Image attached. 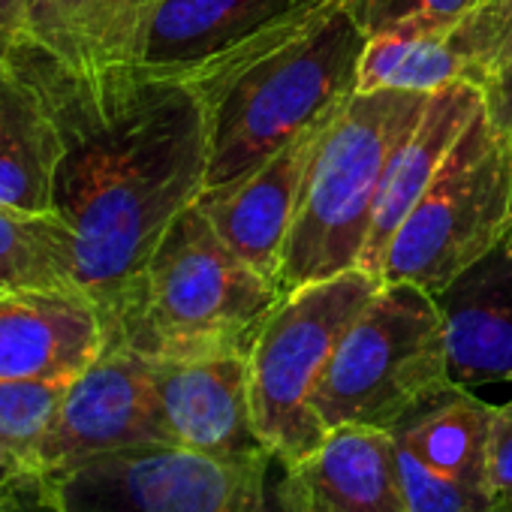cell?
I'll return each instance as SVG.
<instances>
[{
  "instance_id": "603a6c76",
  "label": "cell",
  "mask_w": 512,
  "mask_h": 512,
  "mask_svg": "<svg viewBox=\"0 0 512 512\" xmlns=\"http://www.w3.org/2000/svg\"><path fill=\"white\" fill-rule=\"evenodd\" d=\"M76 377L58 380H0V440L28 455L49 428L64 392Z\"/></svg>"
},
{
  "instance_id": "4fadbf2b",
  "label": "cell",
  "mask_w": 512,
  "mask_h": 512,
  "mask_svg": "<svg viewBox=\"0 0 512 512\" xmlns=\"http://www.w3.org/2000/svg\"><path fill=\"white\" fill-rule=\"evenodd\" d=\"M106 341V320L82 293H0V380L79 377Z\"/></svg>"
},
{
  "instance_id": "6da1fadb",
  "label": "cell",
  "mask_w": 512,
  "mask_h": 512,
  "mask_svg": "<svg viewBox=\"0 0 512 512\" xmlns=\"http://www.w3.org/2000/svg\"><path fill=\"white\" fill-rule=\"evenodd\" d=\"M4 52L55 121V214L76 235L79 290L109 326L172 220L205 190V109L181 73L76 64L34 34Z\"/></svg>"
},
{
  "instance_id": "277c9868",
  "label": "cell",
  "mask_w": 512,
  "mask_h": 512,
  "mask_svg": "<svg viewBox=\"0 0 512 512\" xmlns=\"http://www.w3.org/2000/svg\"><path fill=\"white\" fill-rule=\"evenodd\" d=\"M428 97L422 91H353L332 115L284 244L278 272L284 296L359 269L389 157L422 118Z\"/></svg>"
},
{
  "instance_id": "f546056e",
  "label": "cell",
  "mask_w": 512,
  "mask_h": 512,
  "mask_svg": "<svg viewBox=\"0 0 512 512\" xmlns=\"http://www.w3.org/2000/svg\"><path fill=\"white\" fill-rule=\"evenodd\" d=\"M43 485H46V482H43L37 473L25 470V467L10 470V473H0V506H10V503H16L19 497L31 494L34 488H43Z\"/></svg>"
},
{
  "instance_id": "ac0fdd59",
  "label": "cell",
  "mask_w": 512,
  "mask_h": 512,
  "mask_svg": "<svg viewBox=\"0 0 512 512\" xmlns=\"http://www.w3.org/2000/svg\"><path fill=\"white\" fill-rule=\"evenodd\" d=\"M494 410L497 407L485 404L470 389L449 386L410 413L392 434L404 452L416 455L431 470L482 488Z\"/></svg>"
},
{
  "instance_id": "f1b7e54d",
  "label": "cell",
  "mask_w": 512,
  "mask_h": 512,
  "mask_svg": "<svg viewBox=\"0 0 512 512\" xmlns=\"http://www.w3.org/2000/svg\"><path fill=\"white\" fill-rule=\"evenodd\" d=\"M31 0H0V49L28 31Z\"/></svg>"
},
{
  "instance_id": "d4e9b609",
  "label": "cell",
  "mask_w": 512,
  "mask_h": 512,
  "mask_svg": "<svg viewBox=\"0 0 512 512\" xmlns=\"http://www.w3.org/2000/svg\"><path fill=\"white\" fill-rule=\"evenodd\" d=\"M479 4L482 0H341L344 13L356 22L365 40L416 19L458 28Z\"/></svg>"
},
{
  "instance_id": "2e32d148",
  "label": "cell",
  "mask_w": 512,
  "mask_h": 512,
  "mask_svg": "<svg viewBox=\"0 0 512 512\" xmlns=\"http://www.w3.org/2000/svg\"><path fill=\"white\" fill-rule=\"evenodd\" d=\"M58 130L34 82L0 49V208L55 211Z\"/></svg>"
},
{
  "instance_id": "8992f818",
  "label": "cell",
  "mask_w": 512,
  "mask_h": 512,
  "mask_svg": "<svg viewBox=\"0 0 512 512\" xmlns=\"http://www.w3.org/2000/svg\"><path fill=\"white\" fill-rule=\"evenodd\" d=\"M509 238L512 136L482 106L392 235L380 281H404L440 296Z\"/></svg>"
},
{
  "instance_id": "3957f363",
  "label": "cell",
  "mask_w": 512,
  "mask_h": 512,
  "mask_svg": "<svg viewBox=\"0 0 512 512\" xmlns=\"http://www.w3.org/2000/svg\"><path fill=\"white\" fill-rule=\"evenodd\" d=\"M281 302V287L247 266L193 202L154 247L106 335L148 359L250 356Z\"/></svg>"
},
{
  "instance_id": "1f68e13d",
  "label": "cell",
  "mask_w": 512,
  "mask_h": 512,
  "mask_svg": "<svg viewBox=\"0 0 512 512\" xmlns=\"http://www.w3.org/2000/svg\"><path fill=\"white\" fill-rule=\"evenodd\" d=\"M19 467H25L22 452L16 446H10L7 440H0V473H10V470H19Z\"/></svg>"
},
{
  "instance_id": "7a4b0ae2",
  "label": "cell",
  "mask_w": 512,
  "mask_h": 512,
  "mask_svg": "<svg viewBox=\"0 0 512 512\" xmlns=\"http://www.w3.org/2000/svg\"><path fill=\"white\" fill-rule=\"evenodd\" d=\"M365 34L341 0H296L181 76L208 124L205 190L250 175L353 91Z\"/></svg>"
},
{
  "instance_id": "7c38bea8",
  "label": "cell",
  "mask_w": 512,
  "mask_h": 512,
  "mask_svg": "<svg viewBox=\"0 0 512 512\" xmlns=\"http://www.w3.org/2000/svg\"><path fill=\"white\" fill-rule=\"evenodd\" d=\"M284 512H407L392 431L335 428L302 461L284 467Z\"/></svg>"
},
{
  "instance_id": "ba28073f",
  "label": "cell",
  "mask_w": 512,
  "mask_h": 512,
  "mask_svg": "<svg viewBox=\"0 0 512 512\" xmlns=\"http://www.w3.org/2000/svg\"><path fill=\"white\" fill-rule=\"evenodd\" d=\"M272 461L148 443L91 458L49 488L67 512H263Z\"/></svg>"
},
{
  "instance_id": "4dcf8cb0",
  "label": "cell",
  "mask_w": 512,
  "mask_h": 512,
  "mask_svg": "<svg viewBox=\"0 0 512 512\" xmlns=\"http://www.w3.org/2000/svg\"><path fill=\"white\" fill-rule=\"evenodd\" d=\"M0 512H67V509L58 503L55 491L49 485H43V488H34L31 494L19 497L10 506H0Z\"/></svg>"
},
{
  "instance_id": "5b68a950",
  "label": "cell",
  "mask_w": 512,
  "mask_h": 512,
  "mask_svg": "<svg viewBox=\"0 0 512 512\" xmlns=\"http://www.w3.org/2000/svg\"><path fill=\"white\" fill-rule=\"evenodd\" d=\"M452 386L437 299L404 281H383L341 335L314 395L326 431H395Z\"/></svg>"
},
{
  "instance_id": "ffe728a7",
  "label": "cell",
  "mask_w": 512,
  "mask_h": 512,
  "mask_svg": "<svg viewBox=\"0 0 512 512\" xmlns=\"http://www.w3.org/2000/svg\"><path fill=\"white\" fill-rule=\"evenodd\" d=\"M0 293H82L76 235L61 214L0 208Z\"/></svg>"
},
{
  "instance_id": "52a82bcc",
  "label": "cell",
  "mask_w": 512,
  "mask_h": 512,
  "mask_svg": "<svg viewBox=\"0 0 512 512\" xmlns=\"http://www.w3.org/2000/svg\"><path fill=\"white\" fill-rule=\"evenodd\" d=\"M383 281L362 269L308 284L284 296L256 335L247 374L256 434L281 467L311 455L329 434L314 410L326 365Z\"/></svg>"
},
{
  "instance_id": "cb8c5ba5",
  "label": "cell",
  "mask_w": 512,
  "mask_h": 512,
  "mask_svg": "<svg viewBox=\"0 0 512 512\" xmlns=\"http://www.w3.org/2000/svg\"><path fill=\"white\" fill-rule=\"evenodd\" d=\"M398 473L407 512H491L482 488L443 476L398 446Z\"/></svg>"
},
{
  "instance_id": "e0dca14e",
  "label": "cell",
  "mask_w": 512,
  "mask_h": 512,
  "mask_svg": "<svg viewBox=\"0 0 512 512\" xmlns=\"http://www.w3.org/2000/svg\"><path fill=\"white\" fill-rule=\"evenodd\" d=\"M293 4L296 0H163L133 67L184 73Z\"/></svg>"
},
{
  "instance_id": "d6986e66",
  "label": "cell",
  "mask_w": 512,
  "mask_h": 512,
  "mask_svg": "<svg viewBox=\"0 0 512 512\" xmlns=\"http://www.w3.org/2000/svg\"><path fill=\"white\" fill-rule=\"evenodd\" d=\"M452 31L455 25L416 19L368 37L356 70V91L434 94L467 79V64L452 49Z\"/></svg>"
},
{
  "instance_id": "7402d4cb",
  "label": "cell",
  "mask_w": 512,
  "mask_h": 512,
  "mask_svg": "<svg viewBox=\"0 0 512 512\" xmlns=\"http://www.w3.org/2000/svg\"><path fill=\"white\" fill-rule=\"evenodd\" d=\"M452 49L464 58L467 79L485 91L512 58V0H482L452 31Z\"/></svg>"
},
{
  "instance_id": "484cf974",
  "label": "cell",
  "mask_w": 512,
  "mask_h": 512,
  "mask_svg": "<svg viewBox=\"0 0 512 512\" xmlns=\"http://www.w3.org/2000/svg\"><path fill=\"white\" fill-rule=\"evenodd\" d=\"M482 491L491 503V512H512V401L494 410Z\"/></svg>"
},
{
  "instance_id": "d6a6232c",
  "label": "cell",
  "mask_w": 512,
  "mask_h": 512,
  "mask_svg": "<svg viewBox=\"0 0 512 512\" xmlns=\"http://www.w3.org/2000/svg\"><path fill=\"white\" fill-rule=\"evenodd\" d=\"M506 247H509V250H512V238H509V241H506Z\"/></svg>"
},
{
  "instance_id": "9c48e42d",
  "label": "cell",
  "mask_w": 512,
  "mask_h": 512,
  "mask_svg": "<svg viewBox=\"0 0 512 512\" xmlns=\"http://www.w3.org/2000/svg\"><path fill=\"white\" fill-rule=\"evenodd\" d=\"M148 443H172L154 359L130 344L106 341V350L64 392L49 428L28 449L25 467L49 485L91 458Z\"/></svg>"
},
{
  "instance_id": "30bf717a",
  "label": "cell",
  "mask_w": 512,
  "mask_h": 512,
  "mask_svg": "<svg viewBox=\"0 0 512 512\" xmlns=\"http://www.w3.org/2000/svg\"><path fill=\"white\" fill-rule=\"evenodd\" d=\"M332 115L314 124L311 130H305L302 136H296L290 145H284L278 154H272L250 175L217 190H202V196L196 199V205L205 211L217 235L247 266H253L275 284L281 272L284 244H287L293 217L299 211L308 169L314 163V154L320 148V139Z\"/></svg>"
},
{
  "instance_id": "83f0119b",
  "label": "cell",
  "mask_w": 512,
  "mask_h": 512,
  "mask_svg": "<svg viewBox=\"0 0 512 512\" xmlns=\"http://www.w3.org/2000/svg\"><path fill=\"white\" fill-rule=\"evenodd\" d=\"M485 109L494 118V124L512 136V58L497 73V79L485 88Z\"/></svg>"
},
{
  "instance_id": "8fae6325",
  "label": "cell",
  "mask_w": 512,
  "mask_h": 512,
  "mask_svg": "<svg viewBox=\"0 0 512 512\" xmlns=\"http://www.w3.org/2000/svg\"><path fill=\"white\" fill-rule=\"evenodd\" d=\"M154 377L175 446L220 458L272 455L253 425L247 353L154 359Z\"/></svg>"
},
{
  "instance_id": "4316f807",
  "label": "cell",
  "mask_w": 512,
  "mask_h": 512,
  "mask_svg": "<svg viewBox=\"0 0 512 512\" xmlns=\"http://www.w3.org/2000/svg\"><path fill=\"white\" fill-rule=\"evenodd\" d=\"M88 0H31V22H28V31L25 34H34V37H55Z\"/></svg>"
},
{
  "instance_id": "44dd1931",
  "label": "cell",
  "mask_w": 512,
  "mask_h": 512,
  "mask_svg": "<svg viewBox=\"0 0 512 512\" xmlns=\"http://www.w3.org/2000/svg\"><path fill=\"white\" fill-rule=\"evenodd\" d=\"M160 4L163 0H88L46 43L76 64L133 67Z\"/></svg>"
},
{
  "instance_id": "9a60e30c",
  "label": "cell",
  "mask_w": 512,
  "mask_h": 512,
  "mask_svg": "<svg viewBox=\"0 0 512 512\" xmlns=\"http://www.w3.org/2000/svg\"><path fill=\"white\" fill-rule=\"evenodd\" d=\"M434 299L452 386L512 383V250L500 244Z\"/></svg>"
},
{
  "instance_id": "5bb4252c",
  "label": "cell",
  "mask_w": 512,
  "mask_h": 512,
  "mask_svg": "<svg viewBox=\"0 0 512 512\" xmlns=\"http://www.w3.org/2000/svg\"><path fill=\"white\" fill-rule=\"evenodd\" d=\"M482 106H485V91L473 79H458L428 97L422 118L398 142L383 172L371 232L362 250V260H359L362 272L380 281L392 235L398 232L404 217L413 211V205L422 199L437 169L455 148L458 136L482 112Z\"/></svg>"
}]
</instances>
